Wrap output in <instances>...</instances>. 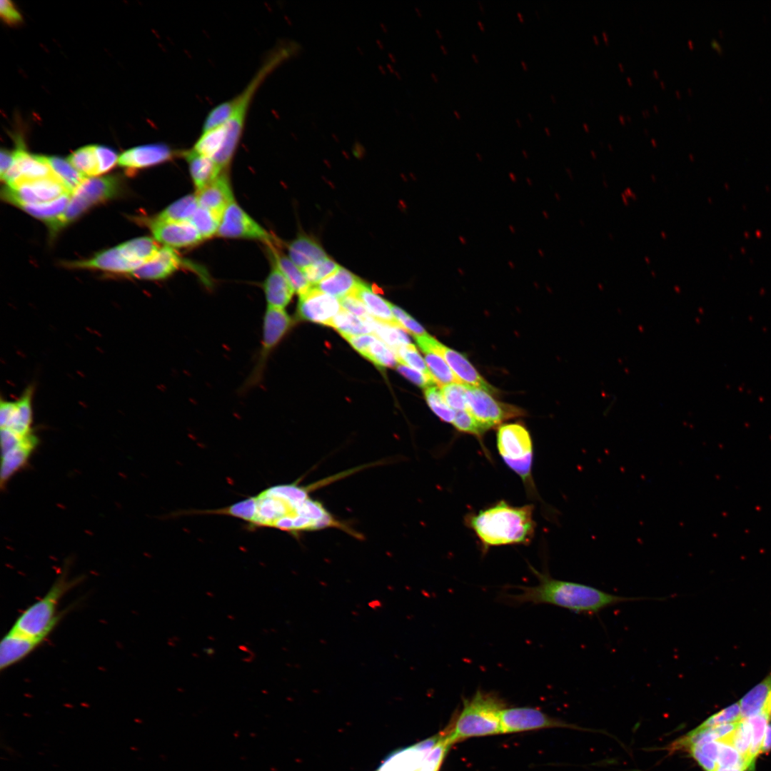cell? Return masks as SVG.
I'll list each match as a JSON object with an SVG mask.
<instances>
[{
    "label": "cell",
    "mask_w": 771,
    "mask_h": 771,
    "mask_svg": "<svg viewBox=\"0 0 771 771\" xmlns=\"http://www.w3.org/2000/svg\"><path fill=\"white\" fill-rule=\"evenodd\" d=\"M414 338L418 346H428L439 353L463 384L481 388L490 393H497V390L483 379L464 355L444 346L428 333Z\"/></svg>",
    "instance_id": "cell-13"
},
{
    "label": "cell",
    "mask_w": 771,
    "mask_h": 771,
    "mask_svg": "<svg viewBox=\"0 0 771 771\" xmlns=\"http://www.w3.org/2000/svg\"><path fill=\"white\" fill-rule=\"evenodd\" d=\"M328 326L336 330L343 338L348 336L371 334L366 321L343 308L332 319Z\"/></svg>",
    "instance_id": "cell-38"
},
{
    "label": "cell",
    "mask_w": 771,
    "mask_h": 771,
    "mask_svg": "<svg viewBox=\"0 0 771 771\" xmlns=\"http://www.w3.org/2000/svg\"><path fill=\"white\" fill-rule=\"evenodd\" d=\"M273 263L286 276L295 293L298 296L308 291L311 286L306 279L303 271L298 268L289 257L278 252L275 247L271 249Z\"/></svg>",
    "instance_id": "cell-33"
},
{
    "label": "cell",
    "mask_w": 771,
    "mask_h": 771,
    "mask_svg": "<svg viewBox=\"0 0 771 771\" xmlns=\"http://www.w3.org/2000/svg\"><path fill=\"white\" fill-rule=\"evenodd\" d=\"M505 708L497 697L478 690L470 699H464L463 707L451 725L443 732L450 746L464 740L502 734L500 716Z\"/></svg>",
    "instance_id": "cell-4"
},
{
    "label": "cell",
    "mask_w": 771,
    "mask_h": 771,
    "mask_svg": "<svg viewBox=\"0 0 771 771\" xmlns=\"http://www.w3.org/2000/svg\"><path fill=\"white\" fill-rule=\"evenodd\" d=\"M16 407V401L1 400L0 405V424L1 428H5L12 420Z\"/></svg>",
    "instance_id": "cell-59"
},
{
    "label": "cell",
    "mask_w": 771,
    "mask_h": 771,
    "mask_svg": "<svg viewBox=\"0 0 771 771\" xmlns=\"http://www.w3.org/2000/svg\"><path fill=\"white\" fill-rule=\"evenodd\" d=\"M289 258L301 270L327 258L321 246L306 235H300L288 246Z\"/></svg>",
    "instance_id": "cell-25"
},
{
    "label": "cell",
    "mask_w": 771,
    "mask_h": 771,
    "mask_svg": "<svg viewBox=\"0 0 771 771\" xmlns=\"http://www.w3.org/2000/svg\"><path fill=\"white\" fill-rule=\"evenodd\" d=\"M311 486L296 483L271 486L229 505L227 513L251 526L271 527L291 533L343 528L320 502L310 497Z\"/></svg>",
    "instance_id": "cell-1"
},
{
    "label": "cell",
    "mask_w": 771,
    "mask_h": 771,
    "mask_svg": "<svg viewBox=\"0 0 771 771\" xmlns=\"http://www.w3.org/2000/svg\"><path fill=\"white\" fill-rule=\"evenodd\" d=\"M353 296H356L363 303L371 315L376 319L400 326L391 311L390 303L376 293L371 286L363 281Z\"/></svg>",
    "instance_id": "cell-28"
},
{
    "label": "cell",
    "mask_w": 771,
    "mask_h": 771,
    "mask_svg": "<svg viewBox=\"0 0 771 771\" xmlns=\"http://www.w3.org/2000/svg\"><path fill=\"white\" fill-rule=\"evenodd\" d=\"M500 722L502 734L552 727L583 730L551 717L538 709L528 707H505L501 712Z\"/></svg>",
    "instance_id": "cell-14"
},
{
    "label": "cell",
    "mask_w": 771,
    "mask_h": 771,
    "mask_svg": "<svg viewBox=\"0 0 771 771\" xmlns=\"http://www.w3.org/2000/svg\"><path fill=\"white\" fill-rule=\"evenodd\" d=\"M719 753L717 760V768H740L748 770L746 760L738 751L729 743L718 741Z\"/></svg>",
    "instance_id": "cell-47"
},
{
    "label": "cell",
    "mask_w": 771,
    "mask_h": 771,
    "mask_svg": "<svg viewBox=\"0 0 771 771\" xmlns=\"http://www.w3.org/2000/svg\"><path fill=\"white\" fill-rule=\"evenodd\" d=\"M33 387L29 386L22 395L16 400V407L14 415L6 427L21 435H28L31 433L32 423V395Z\"/></svg>",
    "instance_id": "cell-31"
},
{
    "label": "cell",
    "mask_w": 771,
    "mask_h": 771,
    "mask_svg": "<svg viewBox=\"0 0 771 771\" xmlns=\"http://www.w3.org/2000/svg\"><path fill=\"white\" fill-rule=\"evenodd\" d=\"M221 217L213 212L198 206L190 219L203 240L217 234Z\"/></svg>",
    "instance_id": "cell-42"
},
{
    "label": "cell",
    "mask_w": 771,
    "mask_h": 771,
    "mask_svg": "<svg viewBox=\"0 0 771 771\" xmlns=\"http://www.w3.org/2000/svg\"><path fill=\"white\" fill-rule=\"evenodd\" d=\"M45 639L29 637L10 629L0 644V670H6L22 660Z\"/></svg>",
    "instance_id": "cell-19"
},
{
    "label": "cell",
    "mask_w": 771,
    "mask_h": 771,
    "mask_svg": "<svg viewBox=\"0 0 771 771\" xmlns=\"http://www.w3.org/2000/svg\"><path fill=\"white\" fill-rule=\"evenodd\" d=\"M46 159L54 174L61 181L71 194L87 178L68 161L57 156H46Z\"/></svg>",
    "instance_id": "cell-39"
},
{
    "label": "cell",
    "mask_w": 771,
    "mask_h": 771,
    "mask_svg": "<svg viewBox=\"0 0 771 771\" xmlns=\"http://www.w3.org/2000/svg\"><path fill=\"white\" fill-rule=\"evenodd\" d=\"M71 195L66 193L49 202L26 205L20 208L48 224L64 212L69 202Z\"/></svg>",
    "instance_id": "cell-37"
},
{
    "label": "cell",
    "mask_w": 771,
    "mask_h": 771,
    "mask_svg": "<svg viewBox=\"0 0 771 771\" xmlns=\"http://www.w3.org/2000/svg\"><path fill=\"white\" fill-rule=\"evenodd\" d=\"M465 387L467 410L487 430L507 420L525 415L521 408L501 403L481 388L468 385Z\"/></svg>",
    "instance_id": "cell-11"
},
{
    "label": "cell",
    "mask_w": 771,
    "mask_h": 771,
    "mask_svg": "<svg viewBox=\"0 0 771 771\" xmlns=\"http://www.w3.org/2000/svg\"><path fill=\"white\" fill-rule=\"evenodd\" d=\"M393 314L399 326L414 337L427 334L424 328L400 308L390 303Z\"/></svg>",
    "instance_id": "cell-53"
},
{
    "label": "cell",
    "mask_w": 771,
    "mask_h": 771,
    "mask_svg": "<svg viewBox=\"0 0 771 771\" xmlns=\"http://www.w3.org/2000/svg\"><path fill=\"white\" fill-rule=\"evenodd\" d=\"M745 719L751 727V745L747 760L749 770L752 771L755 768V759L761 752L765 729L770 718L765 712H762Z\"/></svg>",
    "instance_id": "cell-41"
},
{
    "label": "cell",
    "mask_w": 771,
    "mask_h": 771,
    "mask_svg": "<svg viewBox=\"0 0 771 771\" xmlns=\"http://www.w3.org/2000/svg\"><path fill=\"white\" fill-rule=\"evenodd\" d=\"M226 139L223 125L201 132L191 148L196 153L213 158L222 149Z\"/></svg>",
    "instance_id": "cell-40"
},
{
    "label": "cell",
    "mask_w": 771,
    "mask_h": 771,
    "mask_svg": "<svg viewBox=\"0 0 771 771\" xmlns=\"http://www.w3.org/2000/svg\"><path fill=\"white\" fill-rule=\"evenodd\" d=\"M771 692V673L752 688L739 702L742 718L765 712Z\"/></svg>",
    "instance_id": "cell-29"
},
{
    "label": "cell",
    "mask_w": 771,
    "mask_h": 771,
    "mask_svg": "<svg viewBox=\"0 0 771 771\" xmlns=\"http://www.w3.org/2000/svg\"><path fill=\"white\" fill-rule=\"evenodd\" d=\"M340 266L327 257L302 269L311 286H315L336 272Z\"/></svg>",
    "instance_id": "cell-48"
},
{
    "label": "cell",
    "mask_w": 771,
    "mask_h": 771,
    "mask_svg": "<svg viewBox=\"0 0 771 771\" xmlns=\"http://www.w3.org/2000/svg\"><path fill=\"white\" fill-rule=\"evenodd\" d=\"M96 151L99 162L100 174L109 171L118 163L119 157L112 149L96 145Z\"/></svg>",
    "instance_id": "cell-56"
},
{
    "label": "cell",
    "mask_w": 771,
    "mask_h": 771,
    "mask_svg": "<svg viewBox=\"0 0 771 771\" xmlns=\"http://www.w3.org/2000/svg\"><path fill=\"white\" fill-rule=\"evenodd\" d=\"M533 505L513 506L504 500L468 515V526L484 548L529 543L534 535Z\"/></svg>",
    "instance_id": "cell-3"
},
{
    "label": "cell",
    "mask_w": 771,
    "mask_h": 771,
    "mask_svg": "<svg viewBox=\"0 0 771 771\" xmlns=\"http://www.w3.org/2000/svg\"><path fill=\"white\" fill-rule=\"evenodd\" d=\"M80 581L81 578L69 579L62 573L42 598L21 613L11 630L29 637L46 638L62 617V613L57 614L61 599Z\"/></svg>",
    "instance_id": "cell-6"
},
{
    "label": "cell",
    "mask_w": 771,
    "mask_h": 771,
    "mask_svg": "<svg viewBox=\"0 0 771 771\" xmlns=\"http://www.w3.org/2000/svg\"><path fill=\"white\" fill-rule=\"evenodd\" d=\"M121 251L140 266L151 260L161 248L158 241L150 237H140L119 245Z\"/></svg>",
    "instance_id": "cell-32"
},
{
    "label": "cell",
    "mask_w": 771,
    "mask_h": 771,
    "mask_svg": "<svg viewBox=\"0 0 771 771\" xmlns=\"http://www.w3.org/2000/svg\"><path fill=\"white\" fill-rule=\"evenodd\" d=\"M363 282L357 276L343 267L314 286L317 290L335 298L353 295Z\"/></svg>",
    "instance_id": "cell-26"
},
{
    "label": "cell",
    "mask_w": 771,
    "mask_h": 771,
    "mask_svg": "<svg viewBox=\"0 0 771 771\" xmlns=\"http://www.w3.org/2000/svg\"><path fill=\"white\" fill-rule=\"evenodd\" d=\"M55 176L45 156L29 153L23 147L14 151L13 165L1 179L6 184Z\"/></svg>",
    "instance_id": "cell-17"
},
{
    "label": "cell",
    "mask_w": 771,
    "mask_h": 771,
    "mask_svg": "<svg viewBox=\"0 0 771 771\" xmlns=\"http://www.w3.org/2000/svg\"><path fill=\"white\" fill-rule=\"evenodd\" d=\"M181 264L182 261L173 248L163 246L155 257L129 275L138 279L162 280L175 273Z\"/></svg>",
    "instance_id": "cell-20"
},
{
    "label": "cell",
    "mask_w": 771,
    "mask_h": 771,
    "mask_svg": "<svg viewBox=\"0 0 771 771\" xmlns=\"http://www.w3.org/2000/svg\"><path fill=\"white\" fill-rule=\"evenodd\" d=\"M399 363L413 368L428 377L433 378L425 363L415 346L411 343L400 346L394 351Z\"/></svg>",
    "instance_id": "cell-49"
},
{
    "label": "cell",
    "mask_w": 771,
    "mask_h": 771,
    "mask_svg": "<svg viewBox=\"0 0 771 771\" xmlns=\"http://www.w3.org/2000/svg\"><path fill=\"white\" fill-rule=\"evenodd\" d=\"M396 370L400 375L420 388H426L435 383L433 378L405 364L399 363L396 366Z\"/></svg>",
    "instance_id": "cell-54"
},
{
    "label": "cell",
    "mask_w": 771,
    "mask_h": 771,
    "mask_svg": "<svg viewBox=\"0 0 771 771\" xmlns=\"http://www.w3.org/2000/svg\"><path fill=\"white\" fill-rule=\"evenodd\" d=\"M751 727L745 718H742L737 722V726L733 732L727 736L726 738L720 740L729 743L734 747L738 752L746 760L748 770V754L751 745Z\"/></svg>",
    "instance_id": "cell-43"
},
{
    "label": "cell",
    "mask_w": 771,
    "mask_h": 771,
    "mask_svg": "<svg viewBox=\"0 0 771 771\" xmlns=\"http://www.w3.org/2000/svg\"><path fill=\"white\" fill-rule=\"evenodd\" d=\"M497 448L506 465L525 484L533 487L531 478L533 443L526 428L519 423L501 425L497 432Z\"/></svg>",
    "instance_id": "cell-8"
},
{
    "label": "cell",
    "mask_w": 771,
    "mask_h": 771,
    "mask_svg": "<svg viewBox=\"0 0 771 771\" xmlns=\"http://www.w3.org/2000/svg\"><path fill=\"white\" fill-rule=\"evenodd\" d=\"M267 307L284 309L290 303L295 291L273 263L272 268L263 283Z\"/></svg>",
    "instance_id": "cell-23"
},
{
    "label": "cell",
    "mask_w": 771,
    "mask_h": 771,
    "mask_svg": "<svg viewBox=\"0 0 771 771\" xmlns=\"http://www.w3.org/2000/svg\"><path fill=\"white\" fill-rule=\"evenodd\" d=\"M419 348L424 353L425 363L435 383L440 387L453 383H462L439 353L425 346Z\"/></svg>",
    "instance_id": "cell-34"
},
{
    "label": "cell",
    "mask_w": 771,
    "mask_h": 771,
    "mask_svg": "<svg viewBox=\"0 0 771 771\" xmlns=\"http://www.w3.org/2000/svg\"><path fill=\"white\" fill-rule=\"evenodd\" d=\"M341 308L339 300L312 286L299 296L296 316L300 320L328 326Z\"/></svg>",
    "instance_id": "cell-15"
},
{
    "label": "cell",
    "mask_w": 771,
    "mask_h": 771,
    "mask_svg": "<svg viewBox=\"0 0 771 771\" xmlns=\"http://www.w3.org/2000/svg\"><path fill=\"white\" fill-rule=\"evenodd\" d=\"M67 161L86 177L100 175L96 145H89L76 150L68 157Z\"/></svg>",
    "instance_id": "cell-36"
},
{
    "label": "cell",
    "mask_w": 771,
    "mask_h": 771,
    "mask_svg": "<svg viewBox=\"0 0 771 771\" xmlns=\"http://www.w3.org/2000/svg\"><path fill=\"white\" fill-rule=\"evenodd\" d=\"M424 396L430 408L440 420L453 423L455 411L448 406L440 388L433 386L426 388Z\"/></svg>",
    "instance_id": "cell-45"
},
{
    "label": "cell",
    "mask_w": 771,
    "mask_h": 771,
    "mask_svg": "<svg viewBox=\"0 0 771 771\" xmlns=\"http://www.w3.org/2000/svg\"><path fill=\"white\" fill-rule=\"evenodd\" d=\"M350 345L358 351L361 356H363L369 346L378 339V338L371 334H363L359 336H348L343 337Z\"/></svg>",
    "instance_id": "cell-57"
},
{
    "label": "cell",
    "mask_w": 771,
    "mask_h": 771,
    "mask_svg": "<svg viewBox=\"0 0 771 771\" xmlns=\"http://www.w3.org/2000/svg\"><path fill=\"white\" fill-rule=\"evenodd\" d=\"M293 325L284 309L266 307L262 324V341L256 363L243 389L258 386L262 381L268 358Z\"/></svg>",
    "instance_id": "cell-9"
},
{
    "label": "cell",
    "mask_w": 771,
    "mask_h": 771,
    "mask_svg": "<svg viewBox=\"0 0 771 771\" xmlns=\"http://www.w3.org/2000/svg\"><path fill=\"white\" fill-rule=\"evenodd\" d=\"M711 44L712 47L715 49L718 52L721 53L722 51L720 44L715 39H712L711 41Z\"/></svg>",
    "instance_id": "cell-63"
},
{
    "label": "cell",
    "mask_w": 771,
    "mask_h": 771,
    "mask_svg": "<svg viewBox=\"0 0 771 771\" xmlns=\"http://www.w3.org/2000/svg\"><path fill=\"white\" fill-rule=\"evenodd\" d=\"M371 332L393 351L400 346L411 344L405 331L398 326H394L376 319L372 316L363 318Z\"/></svg>",
    "instance_id": "cell-30"
},
{
    "label": "cell",
    "mask_w": 771,
    "mask_h": 771,
    "mask_svg": "<svg viewBox=\"0 0 771 771\" xmlns=\"http://www.w3.org/2000/svg\"><path fill=\"white\" fill-rule=\"evenodd\" d=\"M189 172L196 191H199L216 179L223 168L212 158L196 153L192 149L183 151Z\"/></svg>",
    "instance_id": "cell-24"
},
{
    "label": "cell",
    "mask_w": 771,
    "mask_h": 771,
    "mask_svg": "<svg viewBox=\"0 0 771 771\" xmlns=\"http://www.w3.org/2000/svg\"><path fill=\"white\" fill-rule=\"evenodd\" d=\"M66 193H70L56 175L6 184L1 190L2 198L19 208L49 202Z\"/></svg>",
    "instance_id": "cell-10"
},
{
    "label": "cell",
    "mask_w": 771,
    "mask_h": 771,
    "mask_svg": "<svg viewBox=\"0 0 771 771\" xmlns=\"http://www.w3.org/2000/svg\"><path fill=\"white\" fill-rule=\"evenodd\" d=\"M1 18L8 24H14L21 21L22 18L13 3L8 0H1L0 6Z\"/></svg>",
    "instance_id": "cell-58"
},
{
    "label": "cell",
    "mask_w": 771,
    "mask_h": 771,
    "mask_svg": "<svg viewBox=\"0 0 771 771\" xmlns=\"http://www.w3.org/2000/svg\"><path fill=\"white\" fill-rule=\"evenodd\" d=\"M363 356L378 368H393L399 363L395 353L378 338L369 346Z\"/></svg>",
    "instance_id": "cell-44"
},
{
    "label": "cell",
    "mask_w": 771,
    "mask_h": 771,
    "mask_svg": "<svg viewBox=\"0 0 771 771\" xmlns=\"http://www.w3.org/2000/svg\"><path fill=\"white\" fill-rule=\"evenodd\" d=\"M38 443V439L31 433L18 447L2 455L1 468V487L10 478L27 463L31 453Z\"/></svg>",
    "instance_id": "cell-27"
},
{
    "label": "cell",
    "mask_w": 771,
    "mask_h": 771,
    "mask_svg": "<svg viewBox=\"0 0 771 771\" xmlns=\"http://www.w3.org/2000/svg\"><path fill=\"white\" fill-rule=\"evenodd\" d=\"M286 47L271 51L253 76L246 87L234 98L235 109L231 117L223 124L226 139L221 151L213 160L223 168H227L238 148L244 129L246 119L253 96L268 75L288 56Z\"/></svg>",
    "instance_id": "cell-5"
},
{
    "label": "cell",
    "mask_w": 771,
    "mask_h": 771,
    "mask_svg": "<svg viewBox=\"0 0 771 771\" xmlns=\"http://www.w3.org/2000/svg\"><path fill=\"white\" fill-rule=\"evenodd\" d=\"M196 196L200 207L221 217L226 208L234 201L228 178L223 172L211 183L196 191Z\"/></svg>",
    "instance_id": "cell-21"
},
{
    "label": "cell",
    "mask_w": 771,
    "mask_h": 771,
    "mask_svg": "<svg viewBox=\"0 0 771 771\" xmlns=\"http://www.w3.org/2000/svg\"><path fill=\"white\" fill-rule=\"evenodd\" d=\"M742 718L740 704L739 702H736L712 715L700 724L699 727H708L722 724L732 723L740 721Z\"/></svg>",
    "instance_id": "cell-52"
},
{
    "label": "cell",
    "mask_w": 771,
    "mask_h": 771,
    "mask_svg": "<svg viewBox=\"0 0 771 771\" xmlns=\"http://www.w3.org/2000/svg\"><path fill=\"white\" fill-rule=\"evenodd\" d=\"M72 268H95L102 271L131 273L140 266L127 258L117 246L99 252L92 258L68 263Z\"/></svg>",
    "instance_id": "cell-22"
},
{
    "label": "cell",
    "mask_w": 771,
    "mask_h": 771,
    "mask_svg": "<svg viewBox=\"0 0 771 771\" xmlns=\"http://www.w3.org/2000/svg\"><path fill=\"white\" fill-rule=\"evenodd\" d=\"M234 109V98L218 104L207 114L201 131L205 132L224 124L231 117Z\"/></svg>",
    "instance_id": "cell-46"
},
{
    "label": "cell",
    "mask_w": 771,
    "mask_h": 771,
    "mask_svg": "<svg viewBox=\"0 0 771 771\" xmlns=\"http://www.w3.org/2000/svg\"><path fill=\"white\" fill-rule=\"evenodd\" d=\"M14 161V151H9L6 149L1 151L0 176L1 179L9 171Z\"/></svg>",
    "instance_id": "cell-60"
},
{
    "label": "cell",
    "mask_w": 771,
    "mask_h": 771,
    "mask_svg": "<svg viewBox=\"0 0 771 771\" xmlns=\"http://www.w3.org/2000/svg\"><path fill=\"white\" fill-rule=\"evenodd\" d=\"M452 424L459 431L478 437L482 436L488 430L467 410L455 411Z\"/></svg>",
    "instance_id": "cell-51"
},
{
    "label": "cell",
    "mask_w": 771,
    "mask_h": 771,
    "mask_svg": "<svg viewBox=\"0 0 771 771\" xmlns=\"http://www.w3.org/2000/svg\"><path fill=\"white\" fill-rule=\"evenodd\" d=\"M341 306L343 310L361 318L371 316L363 303L353 295H348L339 299Z\"/></svg>",
    "instance_id": "cell-55"
},
{
    "label": "cell",
    "mask_w": 771,
    "mask_h": 771,
    "mask_svg": "<svg viewBox=\"0 0 771 771\" xmlns=\"http://www.w3.org/2000/svg\"><path fill=\"white\" fill-rule=\"evenodd\" d=\"M183 151H176L163 143H150L131 148L122 153L118 164L122 167L136 169L156 166L182 156Z\"/></svg>",
    "instance_id": "cell-18"
},
{
    "label": "cell",
    "mask_w": 771,
    "mask_h": 771,
    "mask_svg": "<svg viewBox=\"0 0 771 771\" xmlns=\"http://www.w3.org/2000/svg\"><path fill=\"white\" fill-rule=\"evenodd\" d=\"M771 750V725L767 726L760 752Z\"/></svg>",
    "instance_id": "cell-61"
},
{
    "label": "cell",
    "mask_w": 771,
    "mask_h": 771,
    "mask_svg": "<svg viewBox=\"0 0 771 771\" xmlns=\"http://www.w3.org/2000/svg\"><path fill=\"white\" fill-rule=\"evenodd\" d=\"M714 771H745L740 768H717Z\"/></svg>",
    "instance_id": "cell-64"
},
{
    "label": "cell",
    "mask_w": 771,
    "mask_h": 771,
    "mask_svg": "<svg viewBox=\"0 0 771 771\" xmlns=\"http://www.w3.org/2000/svg\"><path fill=\"white\" fill-rule=\"evenodd\" d=\"M148 226L156 241L171 248L194 246L203 241L190 221H163L151 218Z\"/></svg>",
    "instance_id": "cell-16"
},
{
    "label": "cell",
    "mask_w": 771,
    "mask_h": 771,
    "mask_svg": "<svg viewBox=\"0 0 771 771\" xmlns=\"http://www.w3.org/2000/svg\"><path fill=\"white\" fill-rule=\"evenodd\" d=\"M765 712L767 713V715H768V717H769V718L770 720L771 719V692L770 693V695L768 697V699H767V703H766V706H765Z\"/></svg>",
    "instance_id": "cell-62"
},
{
    "label": "cell",
    "mask_w": 771,
    "mask_h": 771,
    "mask_svg": "<svg viewBox=\"0 0 771 771\" xmlns=\"http://www.w3.org/2000/svg\"><path fill=\"white\" fill-rule=\"evenodd\" d=\"M120 180L114 176L87 177L72 193L64 212L48 223L52 233L73 222L91 206L114 198L119 193Z\"/></svg>",
    "instance_id": "cell-7"
},
{
    "label": "cell",
    "mask_w": 771,
    "mask_h": 771,
    "mask_svg": "<svg viewBox=\"0 0 771 771\" xmlns=\"http://www.w3.org/2000/svg\"><path fill=\"white\" fill-rule=\"evenodd\" d=\"M198 206L196 193L186 195L168 206L153 218L163 221H188Z\"/></svg>",
    "instance_id": "cell-35"
},
{
    "label": "cell",
    "mask_w": 771,
    "mask_h": 771,
    "mask_svg": "<svg viewBox=\"0 0 771 771\" xmlns=\"http://www.w3.org/2000/svg\"><path fill=\"white\" fill-rule=\"evenodd\" d=\"M216 235L223 238L258 240L273 246L271 235L235 201L223 212Z\"/></svg>",
    "instance_id": "cell-12"
},
{
    "label": "cell",
    "mask_w": 771,
    "mask_h": 771,
    "mask_svg": "<svg viewBox=\"0 0 771 771\" xmlns=\"http://www.w3.org/2000/svg\"><path fill=\"white\" fill-rule=\"evenodd\" d=\"M443 396L448 406L454 410H468L466 387L465 384L453 383L441 387Z\"/></svg>",
    "instance_id": "cell-50"
},
{
    "label": "cell",
    "mask_w": 771,
    "mask_h": 771,
    "mask_svg": "<svg viewBox=\"0 0 771 771\" xmlns=\"http://www.w3.org/2000/svg\"><path fill=\"white\" fill-rule=\"evenodd\" d=\"M538 579L535 586H518L520 592L508 595L515 604H548L578 613H596L621 603L640 600V598H628L604 592L596 588L553 578L531 568Z\"/></svg>",
    "instance_id": "cell-2"
}]
</instances>
